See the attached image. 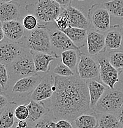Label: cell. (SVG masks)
<instances>
[{"instance_id": "9a60e30c", "label": "cell", "mask_w": 123, "mask_h": 128, "mask_svg": "<svg viewBox=\"0 0 123 128\" xmlns=\"http://www.w3.org/2000/svg\"><path fill=\"white\" fill-rule=\"evenodd\" d=\"M41 79L42 78L38 74L21 78L14 84L12 92L19 95L31 94L39 84Z\"/></svg>"}, {"instance_id": "7402d4cb", "label": "cell", "mask_w": 123, "mask_h": 128, "mask_svg": "<svg viewBox=\"0 0 123 128\" xmlns=\"http://www.w3.org/2000/svg\"><path fill=\"white\" fill-rule=\"evenodd\" d=\"M16 105L15 102H10L3 111H1L0 128H11L14 126L15 122L14 111L17 107Z\"/></svg>"}, {"instance_id": "3957f363", "label": "cell", "mask_w": 123, "mask_h": 128, "mask_svg": "<svg viewBox=\"0 0 123 128\" xmlns=\"http://www.w3.org/2000/svg\"><path fill=\"white\" fill-rule=\"evenodd\" d=\"M62 8L53 0H38L35 4L26 5L25 9L45 24L55 22L61 14Z\"/></svg>"}, {"instance_id": "6da1fadb", "label": "cell", "mask_w": 123, "mask_h": 128, "mask_svg": "<svg viewBox=\"0 0 123 128\" xmlns=\"http://www.w3.org/2000/svg\"><path fill=\"white\" fill-rule=\"evenodd\" d=\"M56 90L50 98V110L56 121H73L90 110V98L86 80L79 75L63 77L55 75Z\"/></svg>"}, {"instance_id": "ab89813d", "label": "cell", "mask_w": 123, "mask_h": 128, "mask_svg": "<svg viewBox=\"0 0 123 128\" xmlns=\"http://www.w3.org/2000/svg\"><path fill=\"white\" fill-rule=\"evenodd\" d=\"M120 81L123 83V69L120 72Z\"/></svg>"}, {"instance_id": "836d02e7", "label": "cell", "mask_w": 123, "mask_h": 128, "mask_svg": "<svg viewBox=\"0 0 123 128\" xmlns=\"http://www.w3.org/2000/svg\"><path fill=\"white\" fill-rule=\"evenodd\" d=\"M56 128H75L72 122L67 120H59L56 122Z\"/></svg>"}, {"instance_id": "ba28073f", "label": "cell", "mask_w": 123, "mask_h": 128, "mask_svg": "<svg viewBox=\"0 0 123 128\" xmlns=\"http://www.w3.org/2000/svg\"><path fill=\"white\" fill-rule=\"evenodd\" d=\"M45 25L50 33L52 49L53 48L61 51V52L69 49H75L80 51V49L75 46L68 36L64 32L58 28L56 24L54 26L50 25L49 23H45Z\"/></svg>"}, {"instance_id": "1f68e13d", "label": "cell", "mask_w": 123, "mask_h": 128, "mask_svg": "<svg viewBox=\"0 0 123 128\" xmlns=\"http://www.w3.org/2000/svg\"><path fill=\"white\" fill-rule=\"evenodd\" d=\"M15 119L17 120H26L28 118L30 112L27 105H18L14 111Z\"/></svg>"}, {"instance_id": "8fae6325", "label": "cell", "mask_w": 123, "mask_h": 128, "mask_svg": "<svg viewBox=\"0 0 123 128\" xmlns=\"http://www.w3.org/2000/svg\"><path fill=\"white\" fill-rule=\"evenodd\" d=\"M25 49L18 43L10 41H1L0 45L1 63L7 66L22 55Z\"/></svg>"}, {"instance_id": "52a82bcc", "label": "cell", "mask_w": 123, "mask_h": 128, "mask_svg": "<svg viewBox=\"0 0 123 128\" xmlns=\"http://www.w3.org/2000/svg\"><path fill=\"white\" fill-rule=\"evenodd\" d=\"M97 62L99 66V79L110 89H115V86L120 81V72L110 64L108 58L99 57Z\"/></svg>"}, {"instance_id": "60d3db41", "label": "cell", "mask_w": 123, "mask_h": 128, "mask_svg": "<svg viewBox=\"0 0 123 128\" xmlns=\"http://www.w3.org/2000/svg\"><path fill=\"white\" fill-rule=\"evenodd\" d=\"M13 0H1V2H3V3H6V2H12Z\"/></svg>"}, {"instance_id": "ee69618b", "label": "cell", "mask_w": 123, "mask_h": 128, "mask_svg": "<svg viewBox=\"0 0 123 128\" xmlns=\"http://www.w3.org/2000/svg\"><path fill=\"white\" fill-rule=\"evenodd\" d=\"M122 26H123V25H122Z\"/></svg>"}, {"instance_id": "d4e9b609", "label": "cell", "mask_w": 123, "mask_h": 128, "mask_svg": "<svg viewBox=\"0 0 123 128\" xmlns=\"http://www.w3.org/2000/svg\"><path fill=\"white\" fill-rule=\"evenodd\" d=\"M81 52L75 49H69L62 52L61 54L62 63L65 64L72 70H77L79 64V55L78 53Z\"/></svg>"}, {"instance_id": "b9f144b4", "label": "cell", "mask_w": 123, "mask_h": 128, "mask_svg": "<svg viewBox=\"0 0 123 128\" xmlns=\"http://www.w3.org/2000/svg\"><path fill=\"white\" fill-rule=\"evenodd\" d=\"M78 1H84V0H78Z\"/></svg>"}, {"instance_id": "f35d334b", "label": "cell", "mask_w": 123, "mask_h": 128, "mask_svg": "<svg viewBox=\"0 0 123 128\" xmlns=\"http://www.w3.org/2000/svg\"><path fill=\"white\" fill-rule=\"evenodd\" d=\"M4 36H5V34L4 33L3 30H2V28L1 27H1H0V41H1V42L3 41L4 38Z\"/></svg>"}, {"instance_id": "d6986e66", "label": "cell", "mask_w": 123, "mask_h": 128, "mask_svg": "<svg viewBox=\"0 0 123 128\" xmlns=\"http://www.w3.org/2000/svg\"><path fill=\"white\" fill-rule=\"evenodd\" d=\"M86 82L90 98L91 108L93 110L107 89L104 84L94 79L87 80Z\"/></svg>"}, {"instance_id": "484cf974", "label": "cell", "mask_w": 123, "mask_h": 128, "mask_svg": "<svg viewBox=\"0 0 123 128\" xmlns=\"http://www.w3.org/2000/svg\"><path fill=\"white\" fill-rule=\"evenodd\" d=\"M103 4L111 15L123 19V0H110Z\"/></svg>"}, {"instance_id": "d6a6232c", "label": "cell", "mask_w": 123, "mask_h": 128, "mask_svg": "<svg viewBox=\"0 0 123 128\" xmlns=\"http://www.w3.org/2000/svg\"><path fill=\"white\" fill-rule=\"evenodd\" d=\"M55 23L56 24V26L59 30H61V31H64L68 28L70 26L68 18L66 17V16L62 14L61 12V14L59 15V17L55 20Z\"/></svg>"}, {"instance_id": "2e32d148", "label": "cell", "mask_w": 123, "mask_h": 128, "mask_svg": "<svg viewBox=\"0 0 123 128\" xmlns=\"http://www.w3.org/2000/svg\"><path fill=\"white\" fill-rule=\"evenodd\" d=\"M33 56L34 66L37 72L47 73L50 71V63L51 61L59 58L57 54L38 52L31 51Z\"/></svg>"}, {"instance_id": "ac0fdd59", "label": "cell", "mask_w": 123, "mask_h": 128, "mask_svg": "<svg viewBox=\"0 0 123 128\" xmlns=\"http://www.w3.org/2000/svg\"><path fill=\"white\" fill-rule=\"evenodd\" d=\"M20 6L17 2H10L0 4L1 23L11 20H17L20 17Z\"/></svg>"}, {"instance_id": "4dcf8cb0", "label": "cell", "mask_w": 123, "mask_h": 128, "mask_svg": "<svg viewBox=\"0 0 123 128\" xmlns=\"http://www.w3.org/2000/svg\"><path fill=\"white\" fill-rule=\"evenodd\" d=\"M9 74L7 66L3 64H0V84L2 89H7L8 88Z\"/></svg>"}, {"instance_id": "8992f818", "label": "cell", "mask_w": 123, "mask_h": 128, "mask_svg": "<svg viewBox=\"0 0 123 128\" xmlns=\"http://www.w3.org/2000/svg\"><path fill=\"white\" fill-rule=\"evenodd\" d=\"M88 17L91 25L96 31L105 33L112 28L110 14L103 3L92 5L88 9Z\"/></svg>"}, {"instance_id": "cb8c5ba5", "label": "cell", "mask_w": 123, "mask_h": 128, "mask_svg": "<svg viewBox=\"0 0 123 128\" xmlns=\"http://www.w3.org/2000/svg\"><path fill=\"white\" fill-rule=\"evenodd\" d=\"M121 125L116 114L113 113H100L97 128H120Z\"/></svg>"}, {"instance_id": "44dd1931", "label": "cell", "mask_w": 123, "mask_h": 128, "mask_svg": "<svg viewBox=\"0 0 123 128\" xmlns=\"http://www.w3.org/2000/svg\"><path fill=\"white\" fill-rule=\"evenodd\" d=\"M63 32L68 36L75 46H77L79 49H81L85 46L86 42H87V30L70 26L68 28Z\"/></svg>"}, {"instance_id": "8d00e7d4", "label": "cell", "mask_w": 123, "mask_h": 128, "mask_svg": "<svg viewBox=\"0 0 123 128\" xmlns=\"http://www.w3.org/2000/svg\"><path fill=\"white\" fill-rule=\"evenodd\" d=\"M53 1L59 4L62 8H67L71 6V2L73 0H53Z\"/></svg>"}, {"instance_id": "5bb4252c", "label": "cell", "mask_w": 123, "mask_h": 128, "mask_svg": "<svg viewBox=\"0 0 123 128\" xmlns=\"http://www.w3.org/2000/svg\"><path fill=\"white\" fill-rule=\"evenodd\" d=\"M87 48L89 55L95 56L106 50L105 35L96 30H88Z\"/></svg>"}, {"instance_id": "f546056e", "label": "cell", "mask_w": 123, "mask_h": 128, "mask_svg": "<svg viewBox=\"0 0 123 128\" xmlns=\"http://www.w3.org/2000/svg\"><path fill=\"white\" fill-rule=\"evenodd\" d=\"M53 73L55 75L63 77H69L75 75V72L63 63L58 64L54 68Z\"/></svg>"}, {"instance_id": "d590c367", "label": "cell", "mask_w": 123, "mask_h": 128, "mask_svg": "<svg viewBox=\"0 0 123 128\" xmlns=\"http://www.w3.org/2000/svg\"><path fill=\"white\" fill-rule=\"evenodd\" d=\"M9 104L8 100L5 94L1 92L0 94V109L2 110V109H4L7 106V105Z\"/></svg>"}, {"instance_id": "4fadbf2b", "label": "cell", "mask_w": 123, "mask_h": 128, "mask_svg": "<svg viewBox=\"0 0 123 128\" xmlns=\"http://www.w3.org/2000/svg\"><path fill=\"white\" fill-rule=\"evenodd\" d=\"M61 13L68 18L71 26L87 30L90 28L91 25L89 18H87L80 9L70 6L62 8Z\"/></svg>"}, {"instance_id": "74e56055", "label": "cell", "mask_w": 123, "mask_h": 128, "mask_svg": "<svg viewBox=\"0 0 123 128\" xmlns=\"http://www.w3.org/2000/svg\"><path fill=\"white\" fill-rule=\"evenodd\" d=\"M116 115L117 116L118 119L120 121L121 126L123 127V106L118 112H116Z\"/></svg>"}, {"instance_id": "30bf717a", "label": "cell", "mask_w": 123, "mask_h": 128, "mask_svg": "<svg viewBox=\"0 0 123 128\" xmlns=\"http://www.w3.org/2000/svg\"><path fill=\"white\" fill-rule=\"evenodd\" d=\"M77 73L82 80H92L99 76V68L93 58L80 52L77 66Z\"/></svg>"}, {"instance_id": "277c9868", "label": "cell", "mask_w": 123, "mask_h": 128, "mask_svg": "<svg viewBox=\"0 0 123 128\" xmlns=\"http://www.w3.org/2000/svg\"><path fill=\"white\" fill-rule=\"evenodd\" d=\"M9 78L17 80L25 77L36 75L37 73L31 50L25 49L22 55L15 61L7 65Z\"/></svg>"}, {"instance_id": "603a6c76", "label": "cell", "mask_w": 123, "mask_h": 128, "mask_svg": "<svg viewBox=\"0 0 123 128\" xmlns=\"http://www.w3.org/2000/svg\"><path fill=\"white\" fill-rule=\"evenodd\" d=\"M75 128H97L98 116L95 114L83 113L72 122Z\"/></svg>"}, {"instance_id": "ffe728a7", "label": "cell", "mask_w": 123, "mask_h": 128, "mask_svg": "<svg viewBox=\"0 0 123 128\" xmlns=\"http://www.w3.org/2000/svg\"><path fill=\"white\" fill-rule=\"evenodd\" d=\"M123 36L120 26L115 25L105 34V47L107 49L116 50L122 46Z\"/></svg>"}, {"instance_id": "e575fe53", "label": "cell", "mask_w": 123, "mask_h": 128, "mask_svg": "<svg viewBox=\"0 0 123 128\" xmlns=\"http://www.w3.org/2000/svg\"><path fill=\"white\" fill-rule=\"evenodd\" d=\"M13 128H30L29 124L26 120H15Z\"/></svg>"}, {"instance_id": "5b68a950", "label": "cell", "mask_w": 123, "mask_h": 128, "mask_svg": "<svg viewBox=\"0 0 123 128\" xmlns=\"http://www.w3.org/2000/svg\"><path fill=\"white\" fill-rule=\"evenodd\" d=\"M123 106V90L107 89L93 110L97 113H114Z\"/></svg>"}, {"instance_id": "7c38bea8", "label": "cell", "mask_w": 123, "mask_h": 128, "mask_svg": "<svg viewBox=\"0 0 123 128\" xmlns=\"http://www.w3.org/2000/svg\"><path fill=\"white\" fill-rule=\"evenodd\" d=\"M5 36L9 41L18 43L22 46L25 39L26 32L23 24L20 21L11 20L1 23Z\"/></svg>"}, {"instance_id": "4316f807", "label": "cell", "mask_w": 123, "mask_h": 128, "mask_svg": "<svg viewBox=\"0 0 123 128\" xmlns=\"http://www.w3.org/2000/svg\"><path fill=\"white\" fill-rule=\"evenodd\" d=\"M108 60L118 70L123 69V51H115L110 53Z\"/></svg>"}, {"instance_id": "7bdbcfd3", "label": "cell", "mask_w": 123, "mask_h": 128, "mask_svg": "<svg viewBox=\"0 0 123 128\" xmlns=\"http://www.w3.org/2000/svg\"><path fill=\"white\" fill-rule=\"evenodd\" d=\"M123 128V126H121V128Z\"/></svg>"}, {"instance_id": "9c48e42d", "label": "cell", "mask_w": 123, "mask_h": 128, "mask_svg": "<svg viewBox=\"0 0 123 128\" xmlns=\"http://www.w3.org/2000/svg\"><path fill=\"white\" fill-rule=\"evenodd\" d=\"M56 90L55 76L47 74L43 76L36 88L30 95V100L36 102H43L50 99Z\"/></svg>"}, {"instance_id": "e0dca14e", "label": "cell", "mask_w": 123, "mask_h": 128, "mask_svg": "<svg viewBox=\"0 0 123 128\" xmlns=\"http://www.w3.org/2000/svg\"><path fill=\"white\" fill-rule=\"evenodd\" d=\"M27 106L29 109L30 114L26 121L28 122L30 128H33L34 124L38 120L51 111L45 107L42 102H36L33 100H30Z\"/></svg>"}, {"instance_id": "f1b7e54d", "label": "cell", "mask_w": 123, "mask_h": 128, "mask_svg": "<svg viewBox=\"0 0 123 128\" xmlns=\"http://www.w3.org/2000/svg\"><path fill=\"white\" fill-rule=\"evenodd\" d=\"M50 112L45 114L40 120H38L34 124L33 128H51V122L56 120H55L52 112L50 113Z\"/></svg>"}, {"instance_id": "7a4b0ae2", "label": "cell", "mask_w": 123, "mask_h": 128, "mask_svg": "<svg viewBox=\"0 0 123 128\" xmlns=\"http://www.w3.org/2000/svg\"><path fill=\"white\" fill-rule=\"evenodd\" d=\"M22 46L31 51L56 54L53 50L50 33L45 24H40L35 30L30 32Z\"/></svg>"}, {"instance_id": "f6af8a7d", "label": "cell", "mask_w": 123, "mask_h": 128, "mask_svg": "<svg viewBox=\"0 0 123 128\" xmlns=\"http://www.w3.org/2000/svg\"><path fill=\"white\" fill-rule=\"evenodd\" d=\"M13 128V127H12V128Z\"/></svg>"}, {"instance_id": "83f0119b", "label": "cell", "mask_w": 123, "mask_h": 128, "mask_svg": "<svg viewBox=\"0 0 123 128\" xmlns=\"http://www.w3.org/2000/svg\"><path fill=\"white\" fill-rule=\"evenodd\" d=\"M38 18L33 14H29L26 16L22 20L23 26L28 31H33L35 30L39 25Z\"/></svg>"}]
</instances>
